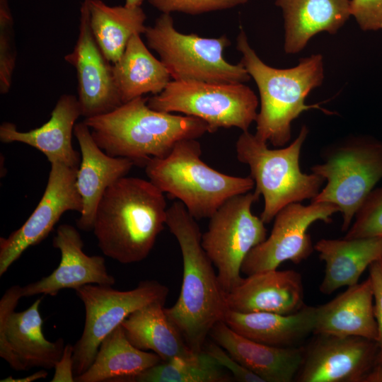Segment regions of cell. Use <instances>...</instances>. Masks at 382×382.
Listing matches in <instances>:
<instances>
[{"mask_svg": "<svg viewBox=\"0 0 382 382\" xmlns=\"http://www.w3.org/2000/svg\"><path fill=\"white\" fill-rule=\"evenodd\" d=\"M166 225L179 244L183 273L179 297L165 312L188 346L201 352L211 330L228 310L226 293L202 245L196 219L180 201L167 209Z\"/></svg>", "mask_w": 382, "mask_h": 382, "instance_id": "cell-1", "label": "cell"}, {"mask_svg": "<svg viewBox=\"0 0 382 382\" xmlns=\"http://www.w3.org/2000/svg\"><path fill=\"white\" fill-rule=\"evenodd\" d=\"M163 192L149 180L125 176L100 200L93 229L103 253L122 264L144 260L166 220Z\"/></svg>", "mask_w": 382, "mask_h": 382, "instance_id": "cell-2", "label": "cell"}, {"mask_svg": "<svg viewBox=\"0 0 382 382\" xmlns=\"http://www.w3.org/2000/svg\"><path fill=\"white\" fill-rule=\"evenodd\" d=\"M148 99L139 97L84 119L93 139L108 155L128 158L144 168L151 158L166 157L178 141L209 133L204 120L153 110Z\"/></svg>", "mask_w": 382, "mask_h": 382, "instance_id": "cell-3", "label": "cell"}, {"mask_svg": "<svg viewBox=\"0 0 382 382\" xmlns=\"http://www.w3.org/2000/svg\"><path fill=\"white\" fill-rule=\"evenodd\" d=\"M236 49L242 54L241 63L255 81L260 94V109L256 118L255 135L274 146H285L291 139V122L304 111L319 109L332 112L318 104L305 103L310 92L319 87L324 79L323 57L313 54L301 58L289 69L272 67L262 61L241 30Z\"/></svg>", "mask_w": 382, "mask_h": 382, "instance_id": "cell-4", "label": "cell"}, {"mask_svg": "<svg viewBox=\"0 0 382 382\" xmlns=\"http://www.w3.org/2000/svg\"><path fill=\"white\" fill-rule=\"evenodd\" d=\"M197 139L178 141L164 158H152L144 168L149 180L163 193L178 199L195 219L210 218L231 197L250 192V176L216 170L201 158Z\"/></svg>", "mask_w": 382, "mask_h": 382, "instance_id": "cell-5", "label": "cell"}, {"mask_svg": "<svg viewBox=\"0 0 382 382\" xmlns=\"http://www.w3.org/2000/svg\"><path fill=\"white\" fill-rule=\"evenodd\" d=\"M308 134L306 125L289 146L270 149L255 134L243 132L236 143L238 160L249 166L255 182V193L262 195L264 207L260 218L265 224L272 221L286 205L313 199L325 180L311 173H304L299 165L302 146Z\"/></svg>", "mask_w": 382, "mask_h": 382, "instance_id": "cell-6", "label": "cell"}, {"mask_svg": "<svg viewBox=\"0 0 382 382\" xmlns=\"http://www.w3.org/2000/svg\"><path fill=\"white\" fill-rule=\"evenodd\" d=\"M322 163L311 168L326 185L311 199L335 204L347 231L358 209L382 178V142L366 135H349L324 147Z\"/></svg>", "mask_w": 382, "mask_h": 382, "instance_id": "cell-7", "label": "cell"}, {"mask_svg": "<svg viewBox=\"0 0 382 382\" xmlns=\"http://www.w3.org/2000/svg\"><path fill=\"white\" fill-rule=\"evenodd\" d=\"M144 35L175 81L244 83L250 79L241 62L233 64L224 58L231 45L226 35L209 38L182 33L170 13H162Z\"/></svg>", "mask_w": 382, "mask_h": 382, "instance_id": "cell-8", "label": "cell"}, {"mask_svg": "<svg viewBox=\"0 0 382 382\" xmlns=\"http://www.w3.org/2000/svg\"><path fill=\"white\" fill-rule=\"evenodd\" d=\"M258 103L255 93L243 83L173 80L160 93L149 98L147 104L155 110L199 118L214 133L231 127L248 131L256 120Z\"/></svg>", "mask_w": 382, "mask_h": 382, "instance_id": "cell-9", "label": "cell"}, {"mask_svg": "<svg viewBox=\"0 0 382 382\" xmlns=\"http://www.w3.org/2000/svg\"><path fill=\"white\" fill-rule=\"evenodd\" d=\"M258 199L250 192L231 197L209 218L202 235V245L226 294L241 282V267L249 252L267 238L265 223L251 212Z\"/></svg>", "mask_w": 382, "mask_h": 382, "instance_id": "cell-10", "label": "cell"}, {"mask_svg": "<svg viewBox=\"0 0 382 382\" xmlns=\"http://www.w3.org/2000/svg\"><path fill=\"white\" fill-rule=\"evenodd\" d=\"M74 290L86 311L83 331L74 345V377L90 367L102 341L132 312L153 302H166L169 291L156 280L142 281L128 291L92 284Z\"/></svg>", "mask_w": 382, "mask_h": 382, "instance_id": "cell-11", "label": "cell"}, {"mask_svg": "<svg viewBox=\"0 0 382 382\" xmlns=\"http://www.w3.org/2000/svg\"><path fill=\"white\" fill-rule=\"evenodd\" d=\"M21 297L22 286L14 285L0 300V357L16 371L33 367L52 369L63 354L64 340L50 342L44 336L39 311L43 297L26 310L16 312Z\"/></svg>", "mask_w": 382, "mask_h": 382, "instance_id": "cell-12", "label": "cell"}, {"mask_svg": "<svg viewBox=\"0 0 382 382\" xmlns=\"http://www.w3.org/2000/svg\"><path fill=\"white\" fill-rule=\"evenodd\" d=\"M337 212V206L327 202L286 205L275 216L270 236L249 252L241 272L250 275L275 270L287 260L299 264L306 260L314 249L308 228L317 221L330 223L331 216Z\"/></svg>", "mask_w": 382, "mask_h": 382, "instance_id": "cell-13", "label": "cell"}, {"mask_svg": "<svg viewBox=\"0 0 382 382\" xmlns=\"http://www.w3.org/2000/svg\"><path fill=\"white\" fill-rule=\"evenodd\" d=\"M47 183L36 208L17 230L0 238V276L30 246L36 245L52 231L67 211L81 212L83 203L76 187L79 168L52 163Z\"/></svg>", "mask_w": 382, "mask_h": 382, "instance_id": "cell-14", "label": "cell"}, {"mask_svg": "<svg viewBox=\"0 0 382 382\" xmlns=\"http://www.w3.org/2000/svg\"><path fill=\"white\" fill-rule=\"evenodd\" d=\"M303 347L298 382H362L375 364L376 341L357 336L316 334Z\"/></svg>", "mask_w": 382, "mask_h": 382, "instance_id": "cell-15", "label": "cell"}, {"mask_svg": "<svg viewBox=\"0 0 382 382\" xmlns=\"http://www.w3.org/2000/svg\"><path fill=\"white\" fill-rule=\"evenodd\" d=\"M88 1L80 8L79 32L73 50L64 59L76 70L81 115L88 118L109 112L122 104L112 64L105 57L90 25Z\"/></svg>", "mask_w": 382, "mask_h": 382, "instance_id": "cell-16", "label": "cell"}, {"mask_svg": "<svg viewBox=\"0 0 382 382\" xmlns=\"http://www.w3.org/2000/svg\"><path fill=\"white\" fill-rule=\"evenodd\" d=\"M52 245L61 253L58 267L48 276L22 286L23 296L36 294L56 296L65 289H76L86 284L112 286L115 279L108 274L105 259L89 256L83 250L79 232L70 224L59 225Z\"/></svg>", "mask_w": 382, "mask_h": 382, "instance_id": "cell-17", "label": "cell"}, {"mask_svg": "<svg viewBox=\"0 0 382 382\" xmlns=\"http://www.w3.org/2000/svg\"><path fill=\"white\" fill-rule=\"evenodd\" d=\"M81 149V163L76 175V187L83 208L76 221L79 228L92 231L98 204L105 190L127 175L134 165L126 158L114 157L103 151L93 139L84 121L74 129Z\"/></svg>", "mask_w": 382, "mask_h": 382, "instance_id": "cell-18", "label": "cell"}, {"mask_svg": "<svg viewBox=\"0 0 382 382\" xmlns=\"http://www.w3.org/2000/svg\"><path fill=\"white\" fill-rule=\"evenodd\" d=\"M303 297L301 274L292 270L275 269L243 278L226 294V303L229 310L238 312L291 314L306 306Z\"/></svg>", "mask_w": 382, "mask_h": 382, "instance_id": "cell-19", "label": "cell"}, {"mask_svg": "<svg viewBox=\"0 0 382 382\" xmlns=\"http://www.w3.org/2000/svg\"><path fill=\"white\" fill-rule=\"evenodd\" d=\"M80 116L81 109L78 98L62 94L50 120L41 127L21 132L15 124L5 122L0 126V140L3 143L21 142L34 147L45 154L50 163L79 168L81 156L73 148L72 134Z\"/></svg>", "mask_w": 382, "mask_h": 382, "instance_id": "cell-20", "label": "cell"}, {"mask_svg": "<svg viewBox=\"0 0 382 382\" xmlns=\"http://www.w3.org/2000/svg\"><path fill=\"white\" fill-rule=\"evenodd\" d=\"M209 336L265 382L294 381L303 359V347H279L251 340L233 331L223 320L214 325Z\"/></svg>", "mask_w": 382, "mask_h": 382, "instance_id": "cell-21", "label": "cell"}, {"mask_svg": "<svg viewBox=\"0 0 382 382\" xmlns=\"http://www.w3.org/2000/svg\"><path fill=\"white\" fill-rule=\"evenodd\" d=\"M313 334L357 336L376 341L374 291L369 277L361 283L347 286L330 301L316 306Z\"/></svg>", "mask_w": 382, "mask_h": 382, "instance_id": "cell-22", "label": "cell"}, {"mask_svg": "<svg viewBox=\"0 0 382 382\" xmlns=\"http://www.w3.org/2000/svg\"><path fill=\"white\" fill-rule=\"evenodd\" d=\"M282 11L284 50L295 54L316 34L336 33L348 20L350 0H276Z\"/></svg>", "mask_w": 382, "mask_h": 382, "instance_id": "cell-23", "label": "cell"}, {"mask_svg": "<svg viewBox=\"0 0 382 382\" xmlns=\"http://www.w3.org/2000/svg\"><path fill=\"white\" fill-rule=\"evenodd\" d=\"M223 321L233 331L251 340L279 347H296L313 333L316 306H305L291 314L228 309Z\"/></svg>", "mask_w": 382, "mask_h": 382, "instance_id": "cell-24", "label": "cell"}, {"mask_svg": "<svg viewBox=\"0 0 382 382\" xmlns=\"http://www.w3.org/2000/svg\"><path fill=\"white\" fill-rule=\"evenodd\" d=\"M314 249L325 263L319 289L329 295L342 286L357 284L364 270L382 257V236L323 238Z\"/></svg>", "mask_w": 382, "mask_h": 382, "instance_id": "cell-25", "label": "cell"}, {"mask_svg": "<svg viewBox=\"0 0 382 382\" xmlns=\"http://www.w3.org/2000/svg\"><path fill=\"white\" fill-rule=\"evenodd\" d=\"M165 302L151 303L132 312L121 325L135 347L151 351L167 361L174 358H187L196 352L187 344L178 328L168 318Z\"/></svg>", "mask_w": 382, "mask_h": 382, "instance_id": "cell-26", "label": "cell"}, {"mask_svg": "<svg viewBox=\"0 0 382 382\" xmlns=\"http://www.w3.org/2000/svg\"><path fill=\"white\" fill-rule=\"evenodd\" d=\"M161 361L156 353L132 345L120 324L102 341L90 367L74 381L126 382Z\"/></svg>", "mask_w": 382, "mask_h": 382, "instance_id": "cell-27", "label": "cell"}, {"mask_svg": "<svg viewBox=\"0 0 382 382\" xmlns=\"http://www.w3.org/2000/svg\"><path fill=\"white\" fill-rule=\"evenodd\" d=\"M115 83L122 103L143 96L160 93L170 81V75L160 59L134 34L120 58L112 64Z\"/></svg>", "mask_w": 382, "mask_h": 382, "instance_id": "cell-28", "label": "cell"}, {"mask_svg": "<svg viewBox=\"0 0 382 382\" xmlns=\"http://www.w3.org/2000/svg\"><path fill=\"white\" fill-rule=\"evenodd\" d=\"M88 9L92 33L112 64L122 55L129 39L146 30V16L141 6H112L102 0H89Z\"/></svg>", "mask_w": 382, "mask_h": 382, "instance_id": "cell-29", "label": "cell"}, {"mask_svg": "<svg viewBox=\"0 0 382 382\" xmlns=\"http://www.w3.org/2000/svg\"><path fill=\"white\" fill-rule=\"evenodd\" d=\"M232 375L205 351L161 361L126 382H228Z\"/></svg>", "mask_w": 382, "mask_h": 382, "instance_id": "cell-30", "label": "cell"}, {"mask_svg": "<svg viewBox=\"0 0 382 382\" xmlns=\"http://www.w3.org/2000/svg\"><path fill=\"white\" fill-rule=\"evenodd\" d=\"M13 18L8 0H0V93L6 94L16 67Z\"/></svg>", "mask_w": 382, "mask_h": 382, "instance_id": "cell-31", "label": "cell"}, {"mask_svg": "<svg viewBox=\"0 0 382 382\" xmlns=\"http://www.w3.org/2000/svg\"><path fill=\"white\" fill-rule=\"evenodd\" d=\"M345 238L382 236V185L366 197Z\"/></svg>", "mask_w": 382, "mask_h": 382, "instance_id": "cell-32", "label": "cell"}, {"mask_svg": "<svg viewBox=\"0 0 382 382\" xmlns=\"http://www.w3.org/2000/svg\"><path fill=\"white\" fill-rule=\"evenodd\" d=\"M149 3L162 12L170 13L175 11L190 15L228 9L244 4L248 0H148Z\"/></svg>", "mask_w": 382, "mask_h": 382, "instance_id": "cell-33", "label": "cell"}, {"mask_svg": "<svg viewBox=\"0 0 382 382\" xmlns=\"http://www.w3.org/2000/svg\"><path fill=\"white\" fill-rule=\"evenodd\" d=\"M350 14L364 31L382 30V0H350Z\"/></svg>", "mask_w": 382, "mask_h": 382, "instance_id": "cell-34", "label": "cell"}, {"mask_svg": "<svg viewBox=\"0 0 382 382\" xmlns=\"http://www.w3.org/2000/svg\"><path fill=\"white\" fill-rule=\"evenodd\" d=\"M203 350L229 371L236 381L241 382H265L262 378L238 362L213 340L208 343L206 342Z\"/></svg>", "mask_w": 382, "mask_h": 382, "instance_id": "cell-35", "label": "cell"}, {"mask_svg": "<svg viewBox=\"0 0 382 382\" xmlns=\"http://www.w3.org/2000/svg\"><path fill=\"white\" fill-rule=\"evenodd\" d=\"M369 267L374 291V311L378 333L376 342L378 352L376 361H382V264L378 260Z\"/></svg>", "mask_w": 382, "mask_h": 382, "instance_id": "cell-36", "label": "cell"}, {"mask_svg": "<svg viewBox=\"0 0 382 382\" xmlns=\"http://www.w3.org/2000/svg\"><path fill=\"white\" fill-rule=\"evenodd\" d=\"M74 345H65L63 354L54 366V374L51 382H73L74 381L73 367Z\"/></svg>", "mask_w": 382, "mask_h": 382, "instance_id": "cell-37", "label": "cell"}, {"mask_svg": "<svg viewBox=\"0 0 382 382\" xmlns=\"http://www.w3.org/2000/svg\"><path fill=\"white\" fill-rule=\"evenodd\" d=\"M362 382H382V361H376Z\"/></svg>", "mask_w": 382, "mask_h": 382, "instance_id": "cell-38", "label": "cell"}, {"mask_svg": "<svg viewBox=\"0 0 382 382\" xmlns=\"http://www.w3.org/2000/svg\"><path fill=\"white\" fill-rule=\"evenodd\" d=\"M48 375V373L44 370H40L34 374L18 378H14L12 376H8L6 378L1 379V382H32L36 380L45 378Z\"/></svg>", "mask_w": 382, "mask_h": 382, "instance_id": "cell-39", "label": "cell"}, {"mask_svg": "<svg viewBox=\"0 0 382 382\" xmlns=\"http://www.w3.org/2000/svg\"><path fill=\"white\" fill-rule=\"evenodd\" d=\"M143 0H125V6L129 8L140 7Z\"/></svg>", "mask_w": 382, "mask_h": 382, "instance_id": "cell-40", "label": "cell"}, {"mask_svg": "<svg viewBox=\"0 0 382 382\" xmlns=\"http://www.w3.org/2000/svg\"><path fill=\"white\" fill-rule=\"evenodd\" d=\"M380 261H381V264H382V257L380 259Z\"/></svg>", "mask_w": 382, "mask_h": 382, "instance_id": "cell-41", "label": "cell"}]
</instances>
